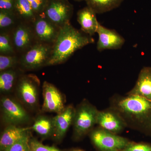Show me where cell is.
I'll list each match as a JSON object with an SVG mask.
<instances>
[{
    "label": "cell",
    "mask_w": 151,
    "mask_h": 151,
    "mask_svg": "<svg viewBox=\"0 0 151 151\" xmlns=\"http://www.w3.org/2000/svg\"><path fill=\"white\" fill-rule=\"evenodd\" d=\"M124 0H86L87 6L97 14L105 13L117 8Z\"/></svg>",
    "instance_id": "cell-21"
},
{
    "label": "cell",
    "mask_w": 151,
    "mask_h": 151,
    "mask_svg": "<svg viewBox=\"0 0 151 151\" xmlns=\"http://www.w3.org/2000/svg\"><path fill=\"white\" fill-rule=\"evenodd\" d=\"M15 0H0V10L14 12Z\"/></svg>",
    "instance_id": "cell-29"
},
{
    "label": "cell",
    "mask_w": 151,
    "mask_h": 151,
    "mask_svg": "<svg viewBox=\"0 0 151 151\" xmlns=\"http://www.w3.org/2000/svg\"><path fill=\"white\" fill-rule=\"evenodd\" d=\"M14 12L19 21L32 24L37 16L27 0H15Z\"/></svg>",
    "instance_id": "cell-19"
},
{
    "label": "cell",
    "mask_w": 151,
    "mask_h": 151,
    "mask_svg": "<svg viewBox=\"0 0 151 151\" xmlns=\"http://www.w3.org/2000/svg\"><path fill=\"white\" fill-rule=\"evenodd\" d=\"M96 13L88 6L77 13V21L81 26V31L90 36L97 32L100 23L97 21Z\"/></svg>",
    "instance_id": "cell-15"
},
{
    "label": "cell",
    "mask_w": 151,
    "mask_h": 151,
    "mask_svg": "<svg viewBox=\"0 0 151 151\" xmlns=\"http://www.w3.org/2000/svg\"><path fill=\"white\" fill-rule=\"evenodd\" d=\"M42 112L58 114L65 108V97L53 84L45 81L42 84Z\"/></svg>",
    "instance_id": "cell-11"
},
{
    "label": "cell",
    "mask_w": 151,
    "mask_h": 151,
    "mask_svg": "<svg viewBox=\"0 0 151 151\" xmlns=\"http://www.w3.org/2000/svg\"><path fill=\"white\" fill-rule=\"evenodd\" d=\"M1 110L3 122L7 126H17L29 121L28 113L18 101L12 97L5 96L1 98Z\"/></svg>",
    "instance_id": "cell-6"
},
{
    "label": "cell",
    "mask_w": 151,
    "mask_h": 151,
    "mask_svg": "<svg viewBox=\"0 0 151 151\" xmlns=\"http://www.w3.org/2000/svg\"><path fill=\"white\" fill-rule=\"evenodd\" d=\"M30 129L31 128L20 127L16 125H8L1 134L0 151H6L15 143L29 135Z\"/></svg>",
    "instance_id": "cell-14"
},
{
    "label": "cell",
    "mask_w": 151,
    "mask_h": 151,
    "mask_svg": "<svg viewBox=\"0 0 151 151\" xmlns=\"http://www.w3.org/2000/svg\"><path fill=\"white\" fill-rule=\"evenodd\" d=\"M37 16L42 15L48 0H27Z\"/></svg>",
    "instance_id": "cell-27"
},
{
    "label": "cell",
    "mask_w": 151,
    "mask_h": 151,
    "mask_svg": "<svg viewBox=\"0 0 151 151\" xmlns=\"http://www.w3.org/2000/svg\"><path fill=\"white\" fill-rule=\"evenodd\" d=\"M19 22L14 12L0 10L1 32H11Z\"/></svg>",
    "instance_id": "cell-22"
},
{
    "label": "cell",
    "mask_w": 151,
    "mask_h": 151,
    "mask_svg": "<svg viewBox=\"0 0 151 151\" xmlns=\"http://www.w3.org/2000/svg\"><path fill=\"white\" fill-rule=\"evenodd\" d=\"M119 111L124 116L141 123L151 125V101L135 94H129L117 103Z\"/></svg>",
    "instance_id": "cell-2"
},
{
    "label": "cell",
    "mask_w": 151,
    "mask_h": 151,
    "mask_svg": "<svg viewBox=\"0 0 151 151\" xmlns=\"http://www.w3.org/2000/svg\"><path fill=\"white\" fill-rule=\"evenodd\" d=\"M29 143L32 151H61L54 146L44 145L35 138H30Z\"/></svg>",
    "instance_id": "cell-26"
},
{
    "label": "cell",
    "mask_w": 151,
    "mask_h": 151,
    "mask_svg": "<svg viewBox=\"0 0 151 151\" xmlns=\"http://www.w3.org/2000/svg\"><path fill=\"white\" fill-rule=\"evenodd\" d=\"M40 80L34 74L19 77L16 90L17 96L22 103L30 109H35L38 104Z\"/></svg>",
    "instance_id": "cell-3"
},
{
    "label": "cell",
    "mask_w": 151,
    "mask_h": 151,
    "mask_svg": "<svg viewBox=\"0 0 151 151\" xmlns=\"http://www.w3.org/2000/svg\"><path fill=\"white\" fill-rule=\"evenodd\" d=\"M129 94L138 95L151 101V67L141 70L134 87Z\"/></svg>",
    "instance_id": "cell-16"
},
{
    "label": "cell",
    "mask_w": 151,
    "mask_h": 151,
    "mask_svg": "<svg viewBox=\"0 0 151 151\" xmlns=\"http://www.w3.org/2000/svg\"><path fill=\"white\" fill-rule=\"evenodd\" d=\"M30 134L11 146L6 151H32L29 145Z\"/></svg>",
    "instance_id": "cell-25"
},
{
    "label": "cell",
    "mask_w": 151,
    "mask_h": 151,
    "mask_svg": "<svg viewBox=\"0 0 151 151\" xmlns=\"http://www.w3.org/2000/svg\"><path fill=\"white\" fill-rule=\"evenodd\" d=\"M32 26L37 42L51 45L56 40L61 28L42 14L37 16Z\"/></svg>",
    "instance_id": "cell-10"
},
{
    "label": "cell",
    "mask_w": 151,
    "mask_h": 151,
    "mask_svg": "<svg viewBox=\"0 0 151 151\" xmlns=\"http://www.w3.org/2000/svg\"><path fill=\"white\" fill-rule=\"evenodd\" d=\"M14 47L11 32H1L0 33V54L12 55L16 54Z\"/></svg>",
    "instance_id": "cell-23"
},
{
    "label": "cell",
    "mask_w": 151,
    "mask_h": 151,
    "mask_svg": "<svg viewBox=\"0 0 151 151\" xmlns=\"http://www.w3.org/2000/svg\"><path fill=\"white\" fill-rule=\"evenodd\" d=\"M11 34L16 52L23 54L37 43L32 24L19 22Z\"/></svg>",
    "instance_id": "cell-9"
},
{
    "label": "cell",
    "mask_w": 151,
    "mask_h": 151,
    "mask_svg": "<svg viewBox=\"0 0 151 151\" xmlns=\"http://www.w3.org/2000/svg\"><path fill=\"white\" fill-rule=\"evenodd\" d=\"M18 73L15 68L0 72V92L9 94L13 90L18 80Z\"/></svg>",
    "instance_id": "cell-20"
},
{
    "label": "cell",
    "mask_w": 151,
    "mask_h": 151,
    "mask_svg": "<svg viewBox=\"0 0 151 151\" xmlns=\"http://www.w3.org/2000/svg\"><path fill=\"white\" fill-rule=\"evenodd\" d=\"M31 129L42 138L50 137L54 134L53 119L47 116H38Z\"/></svg>",
    "instance_id": "cell-18"
},
{
    "label": "cell",
    "mask_w": 151,
    "mask_h": 151,
    "mask_svg": "<svg viewBox=\"0 0 151 151\" xmlns=\"http://www.w3.org/2000/svg\"><path fill=\"white\" fill-rule=\"evenodd\" d=\"M92 36L76 29L68 23L61 27L54 44L47 66L59 65L66 62L78 50L94 43Z\"/></svg>",
    "instance_id": "cell-1"
},
{
    "label": "cell",
    "mask_w": 151,
    "mask_h": 151,
    "mask_svg": "<svg viewBox=\"0 0 151 151\" xmlns=\"http://www.w3.org/2000/svg\"><path fill=\"white\" fill-rule=\"evenodd\" d=\"M68 151H84L81 149H73Z\"/></svg>",
    "instance_id": "cell-30"
},
{
    "label": "cell",
    "mask_w": 151,
    "mask_h": 151,
    "mask_svg": "<svg viewBox=\"0 0 151 151\" xmlns=\"http://www.w3.org/2000/svg\"><path fill=\"white\" fill-rule=\"evenodd\" d=\"M91 138L94 145L102 151L123 150L129 144L127 139L103 129L92 132Z\"/></svg>",
    "instance_id": "cell-8"
},
{
    "label": "cell",
    "mask_w": 151,
    "mask_h": 151,
    "mask_svg": "<svg viewBox=\"0 0 151 151\" xmlns=\"http://www.w3.org/2000/svg\"><path fill=\"white\" fill-rule=\"evenodd\" d=\"M19 59L16 54L5 55L0 54V72L15 68L19 64Z\"/></svg>",
    "instance_id": "cell-24"
},
{
    "label": "cell",
    "mask_w": 151,
    "mask_h": 151,
    "mask_svg": "<svg viewBox=\"0 0 151 151\" xmlns=\"http://www.w3.org/2000/svg\"><path fill=\"white\" fill-rule=\"evenodd\" d=\"M76 109L72 105H68L53 119L54 126L53 137L56 141L62 139L69 127L73 124Z\"/></svg>",
    "instance_id": "cell-13"
},
{
    "label": "cell",
    "mask_w": 151,
    "mask_h": 151,
    "mask_svg": "<svg viewBox=\"0 0 151 151\" xmlns=\"http://www.w3.org/2000/svg\"><path fill=\"white\" fill-rule=\"evenodd\" d=\"M76 1H84V0H76ZM86 1V0H85Z\"/></svg>",
    "instance_id": "cell-31"
},
{
    "label": "cell",
    "mask_w": 151,
    "mask_h": 151,
    "mask_svg": "<svg viewBox=\"0 0 151 151\" xmlns=\"http://www.w3.org/2000/svg\"><path fill=\"white\" fill-rule=\"evenodd\" d=\"M97 33L98 35L97 49L99 52L119 49L125 43V39L115 30L105 27L100 23Z\"/></svg>",
    "instance_id": "cell-12"
},
{
    "label": "cell",
    "mask_w": 151,
    "mask_h": 151,
    "mask_svg": "<svg viewBox=\"0 0 151 151\" xmlns=\"http://www.w3.org/2000/svg\"><path fill=\"white\" fill-rule=\"evenodd\" d=\"M98 112L94 106L86 101L79 105L76 110L73 123L76 137H83L97 124Z\"/></svg>",
    "instance_id": "cell-5"
},
{
    "label": "cell",
    "mask_w": 151,
    "mask_h": 151,
    "mask_svg": "<svg viewBox=\"0 0 151 151\" xmlns=\"http://www.w3.org/2000/svg\"><path fill=\"white\" fill-rule=\"evenodd\" d=\"M123 151H151V146L145 144H129Z\"/></svg>",
    "instance_id": "cell-28"
},
{
    "label": "cell",
    "mask_w": 151,
    "mask_h": 151,
    "mask_svg": "<svg viewBox=\"0 0 151 151\" xmlns=\"http://www.w3.org/2000/svg\"><path fill=\"white\" fill-rule=\"evenodd\" d=\"M73 6L65 0L48 1L42 15L61 27L70 23L73 14Z\"/></svg>",
    "instance_id": "cell-7"
},
{
    "label": "cell",
    "mask_w": 151,
    "mask_h": 151,
    "mask_svg": "<svg viewBox=\"0 0 151 151\" xmlns=\"http://www.w3.org/2000/svg\"><path fill=\"white\" fill-rule=\"evenodd\" d=\"M52 45L37 42L20 58L19 64L24 69L36 70L47 66L51 57Z\"/></svg>",
    "instance_id": "cell-4"
},
{
    "label": "cell",
    "mask_w": 151,
    "mask_h": 151,
    "mask_svg": "<svg viewBox=\"0 0 151 151\" xmlns=\"http://www.w3.org/2000/svg\"><path fill=\"white\" fill-rule=\"evenodd\" d=\"M97 124L103 129L116 133L123 129L124 123L122 119L113 112L110 111H98Z\"/></svg>",
    "instance_id": "cell-17"
}]
</instances>
